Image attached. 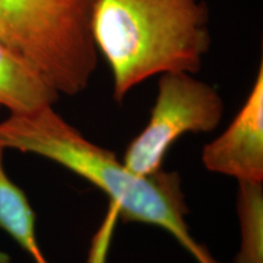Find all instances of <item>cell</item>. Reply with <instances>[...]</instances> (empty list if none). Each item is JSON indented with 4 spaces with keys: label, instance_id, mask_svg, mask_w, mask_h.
Returning a JSON list of instances; mask_svg holds the SVG:
<instances>
[{
    "label": "cell",
    "instance_id": "cell-5",
    "mask_svg": "<svg viewBox=\"0 0 263 263\" xmlns=\"http://www.w3.org/2000/svg\"><path fill=\"white\" fill-rule=\"evenodd\" d=\"M203 166L238 182H263V66L229 127L203 147Z\"/></svg>",
    "mask_w": 263,
    "mask_h": 263
},
{
    "label": "cell",
    "instance_id": "cell-7",
    "mask_svg": "<svg viewBox=\"0 0 263 263\" xmlns=\"http://www.w3.org/2000/svg\"><path fill=\"white\" fill-rule=\"evenodd\" d=\"M4 151L0 146V229L8 233L35 263H48L37 240V217L24 190L6 174Z\"/></svg>",
    "mask_w": 263,
    "mask_h": 263
},
{
    "label": "cell",
    "instance_id": "cell-3",
    "mask_svg": "<svg viewBox=\"0 0 263 263\" xmlns=\"http://www.w3.org/2000/svg\"><path fill=\"white\" fill-rule=\"evenodd\" d=\"M94 0H0V41L59 94L87 89L98 65Z\"/></svg>",
    "mask_w": 263,
    "mask_h": 263
},
{
    "label": "cell",
    "instance_id": "cell-1",
    "mask_svg": "<svg viewBox=\"0 0 263 263\" xmlns=\"http://www.w3.org/2000/svg\"><path fill=\"white\" fill-rule=\"evenodd\" d=\"M0 146L54 161L100 189L123 222L162 228L199 263H219L190 233L189 213L177 172L137 176L114 153L88 140L52 106L32 114H11L0 122Z\"/></svg>",
    "mask_w": 263,
    "mask_h": 263
},
{
    "label": "cell",
    "instance_id": "cell-2",
    "mask_svg": "<svg viewBox=\"0 0 263 263\" xmlns=\"http://www.w3.org/2000/svg\"><path fill=\"white\" fill-rule=\"evenodd\" d=\"M90 32L110 66L117 103L155 74L196 73L211 45L200 0H94Z\"/></svg>",
    "mask_w": 263,
    "mask_h": 263
},
{
    "label": "cell",
    "instance_id": "cell-8",
    "mask_svg": "<svg viewBox=\"0 0 263 263\" xmlns=\"http://www.w3.org/2000/svg\"><path fill=\"white\" fill-rule=\"evenodd\" d=\"M236 210L240 223V249L232 263H263L262 183L238 182Z\"/></svg>",
    "mask_w": 263,
    "mask_h": 263
},
{
    "label": "cell",
    "instance_id": "cell-6",
    "mask_svg": "<svg viewBox=\"0 0 263 263\" xmlns=\"http://www.w3.org/2000/svg\"><path fill=\"white\" fill-rule=\"evenodd\" d=\"M59 97L32 65L0 41V106L10 114H32L52 106Z\"/></svg>",
    "mask_w": 263,
    "mask_h": 263
},
{
    "label": "cell",
    "instance_id": "cell-4",
    "mask_svg": "<svg viewBox=\"0 0 263 263\" xmlns=\"http://www.w3.org/2000/svg\"><path fill=\"white\" fill-rule=\"evenodd\" d=\"M224 104L216 88L188 72L161 74L149 122L130 141L122 162L137 176L162 170L171 146L185 133H209L221 123Z\"/></svg>",
    "mask_w": 263,
    "mask_h": 263
},
{
    "label": "cell",
    "instance_id": "cell-9",
    "mask_svg": "<svg viewBox=\"0 0 263 263\" xmlns=\"http://www.w3.org/2000/svg\"><path fill=\"white\" fill-rule=\"evenodd\" d=\"M0 263H12V259L9 254L0 250Z\"/></svg>",
    "mask_w": 263,
    "mask_h": 263
}]
</instances>
